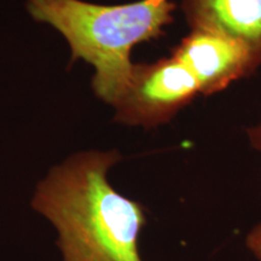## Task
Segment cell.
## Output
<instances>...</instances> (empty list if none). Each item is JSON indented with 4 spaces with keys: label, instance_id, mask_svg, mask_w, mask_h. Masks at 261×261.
Wrapping results in <instances>:
<instances>
[{
    "label": "cell",
    "instance_id": "6da1fadb",
    "mask_svg": "<svg viewBox=\"0 0 261 261\" xmlns=\"http://www.w3.org/2000/svg\"><path fill=\"white\" fill-rule=\"evenodd\" d=\"M121 159L117 150L79 152L38 184L32 207L56 228L63 261H144L139 252L144 207L108 179Z\"/></svg>",
    "mask_w": 261,
    "mask_h": 261
},
{
    "label": "cell",
    "instance_id": "7a4b0ae2",
    "mask_svg": "<svg viewBox=\"0 0 261 261\" xmlns=\"http://www.w3.org/2000/svg\"><path fill=\"white\" fill-rule=\"evenodd\" d=\"M34 19L51 24L69 42L71 62L94 68L92 87L108 104L116 102L128 84L130 51L143 41L165 34L173 22L171 0H139L122 5H98L81 0H28Z\"/></svg>",
    "mask_w": 261,
    "mask_h": 261
},
{
    "label": "cell",
    "instance_id": "3957f363",
    "mask_svg": "<svg viewBox=\"0 0 261 261\" xmlns=\"http://www.w3.org/2000/svg\"><path fill=\"white\" fill-rule=\"evenodd\" d=\"M200 94L190 71L171 56L133 64L126 89L113 104L116 122L152 128L166 123Z\"/></svg>",
    "mask_w": 261,
    "mask_h": 261
},
{
    "label": "cell",
    "instance_id": "277c9868",
    "mask_svg": "<svg viewBox=\"0 0 261 261\" xmlns=\"http://www.w3.org/2000/svg\"><path fill=\"white\" fill-rule=\"evenodd\" d=\"M171 55L190 71L200 94L205 96L220 92L259 67L246 45L210 29H191Z\"/></svg>",
    "mask_w": 261,
    "mask_h": 261
},
{
    "label": "cell",
    "instance_id": "5b68a950",
    "mask_svg": "<svg viewBox=\"0 0 261 261\" xmlns=\"http://www.w3.org/2000/svg\"><path fill=\"white\" fill-rule=\"evenodd\" d=\"M191 29H210L236 39L261 65V0H181Z\"/></svg>",
    "mask_w": 261,
    "mask_h": 261
},
{
    "label": "cell",
    "instance_id": "8992f818",
    "mask_svg": "<svg viewBox=\"0 0 261 261\" xmlns=\"http://www.w3.org/2000/svg\"><path fill=\"white\" fill-rule=\"evenodd\" d=\"M246 246L249 252L255 256L257 261H261V223L256 224L249 231L246 237Z\"/></svg>",
    "mask_w": 261,
    "mask_h": 261
},
{
    "label": "cell",
    "instance_id": "52a82bcc",
    "mask_svg": "<svg viewBox=\"0 0 261 261\" xmlns=\"http://www.w3.org/2000/svg\"><path fill=\"white\" fill-rule=\"evenodd\" d=\"M250 144L261 154V123L248 130Z\"/></svg>",
    "mask_w": 261,
    "mask_h": 261
}]
</instances>
